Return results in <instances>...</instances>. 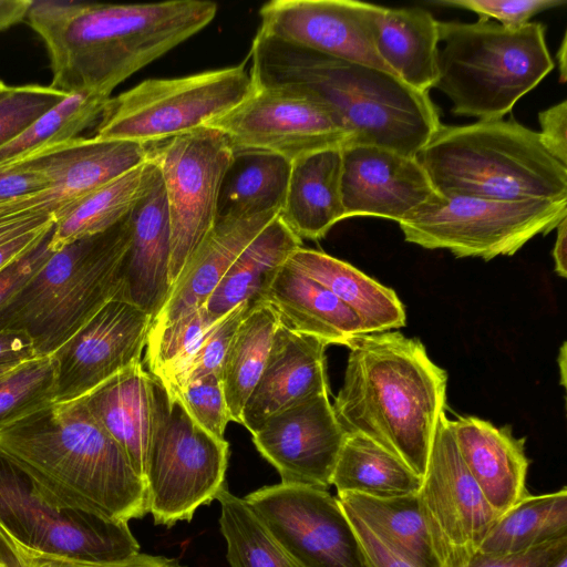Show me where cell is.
<instances>
[{"label": "cell", "mask_w": 567, "mask_h": 567, "mask_svg": "<svg viewBox=\"0 0 567 567\" xmlns=\"http://www.w3.org/2000/svg\"><path fill=\"white\" fill-rule=\"evenodd\" d=\"M216 13L217 4L207 0H41L32 1L27 19L45 44L51 87L110 96L127 78L207 27Z\"/></svg>", "instance_id": "cell-1"}, {"label": "cell", "mask_w": 567, "mask_h": 567, "mask_svg": "<svg viewBox=\"0 0 567 567\" xmlns=\"http://www.w3.org/2000/svg\"><path fill=\"white\" fill-rule=\"evenodd\" d=\"M342 386L332 404L347 434L363 435L423 477L440 417L447 373L419 339L400 332L362 333L348 344Z\"/></svg>", "instance_id": "cell-2"}, {"label": "cell", "mask_w": 567, "mask_h": 567, "mask_svg": "<svg viewBox=\"0 0 567 567\" xmlns=\"http://www.w3.org/2000/svg\"><path fill=\"white\" fill-rule=\"evenodd\" d=\"M249 58L254 85L301 92L331 110L350 144H370L417 156L440 116L429 93L375 68L256 33Z\"/></svg>", "instance_id": "cell-3"}, {"label": "cell", "mask_w": 567, "mask_h": 567, "mask_svg": "<svg viewBox=\"0 0 567 567\" xmlns=\"http://www.w3.org/2000/svg\"><path fill=\"white\" fill-rule=\"evenodd\" d=\"M0 450L63 506L126 523L148 513L144 481L83 398L0 430Z\"/></svg>", "instance_id": "cell-4"}, {"label": "cell", "mask_w": 567, "mask_h": 567, "mask_svg": "<svg viewBox=\"0 0 567 567\" xmlns=\"http://www.w3.org/2000/svg\"><path fill=\"white\" fill-rule=\"evenodd\" d=\"M417 158L442 195L567 199V166L513 117L441 124Z\"/></svg>", "instance_id": "cell-5"}, {"label": "cell", "mask_w": 567, "mask_h": 567, "mask_svg": "<svg viewBox=\"0 0 567 567\" xmlns=\"http://www.w3.org/2000/svg\"><path fill=\"white\" fill-rule=\"evenodd\" d=\"M130 240L128 214L110 229L53 251L0 309V332H23L35 357H50L106 302L118 298Z\"/></svg>", "instance_id": "cell-6"}, {"label": "cell", "mask_w": 567, "mask_h": 567, "mask_svg": "<svg viewBox=\"0 0 567 567\" xmlns=\"http://www.w3.org/2000/svg\"><path fill=\"white\" fill-rule=\"evenodd\" d=\"M545 33L540 22L511 29L494 21H439L443 48L434 89L455 115L504 118L555 66Z\"/></svg>", "instance_id": "cell-7"}, {"label": "cell", "mask_w": 567, "mask_h": 567, "mask_svg": "<svg viewBox=\"0 0 567 567\" xmlns=\"http://www.w3.org/2000/svg\"><path fill=\"white\" fill-rule=\"evenodd\" d=\"M153 425L144 483L155 524L190 520L226 485L229 444L189 415L179 396L152 375Z\"/></svg>", "instance_id": "cell-8"}, {"label": "cell", "mask_w": 567, "mask_h": 567, "mask_svg": "<svg viewBox=\"0 0 567 567\" xmlns=\"http://www.w3.org/2000/svg\"><path fill=\"white\" fill-rule=\"evenodd\" d=\"M246 61L186 76L145 80L107 100L94 136L157 144L203 126L254 91Z\"/></svg>", "instance_id": "cell-9"}, {"label": "cell", "mask_w": 567, "mask_h": 567, "mask_svg": "<svg viewBox=\"0 0 567 567\" xmlns=\"http://www.w3.org/2000/svg\"><path fill=\"white\" fill-rule=\"evenodd\" d=\"M567 217V199L496 200L442 195L398 223L405 241L446 249L457 258L491 260L516 254Z\"/></svg>", "instance_id": "cell-10"}, {"label": "cell", "mask_w": 567, "mask_h": 567, "mask_svg": "<svg viewBox=\"0 0 567 567\" xmlns=\"http://www.w3.org/2000/svg\"><path fill=\"white\" fill-rule=\"evenodd\" d=\"M0 527L47 554L110 563L140 553L126 522L63 506L1 450Z\"/></svg>", "instance_id": "cell-11"}, {"label": "cell", "mask_w": 567, "mask_h": 567, "mask_svg": "<svg viewBox=\"0 0 567 567\" xmlns=\"http://www.w3.org/2000/svg\"><path fill=\"white\" fill-rule=\"evenodd\" d=\"M231 158L225 135L208 126L152 147L150 161L159 172L169 215L171 288L217 219L220 185Z\"/></svg>", "instance_id": "cell-12"}, {"label": "cell", "mask_w": 567, "mask_h": 567, "mask_svg": "<svg viewBox=\"0 0 567 567\" xmlns=\"http://www.w3.org/2000/svg\"><path fill=\"white\" fill-rule=\"evenodd\" d=\"M254 86L239 104L203 125L223 133L233 151L274 153L291 163L349 145L340 120L320 102L284 86Z\"/></svg>", "instance_id": "cell-13"}, {"label": "cell", "mask_w": 567, "mask_h": 567, "mask_svg": "<svg viewBox=\"0 0 567 567\" xmlns=\"http://www.w3.org/2000/svg\"><path fill=\"white\" fill-rule=\"evenodd\" d=\"M244 499L300 567H369L349 517L328 489L281 482Z\"/></svg>", "instance_id": "cell-14"}, {"label": "cell", "mask_w": 567, "mask_h": 567, "mask_svg": "<svg viewBox=\"0 0 567 567\" xmlns=\"http://www.w3.org/2000/svg\"><path fill=\"white\" fill-rule=\"evenodd\" d=\"M417 496L443 567H460L476 554L499 516L465 466L445 413Z\"/></svg>", "instance_id": "cell-15"}, {"label": "cell", "mask_w": 567, "mask_h": 567, "mask_svg": "<svg viewBox=\"0 0 567 567\" xmlns=\"http://www.w3.org/2000/svg\"><path fill=\"white\" fill-rule=\"evenodd\" d=\"M153 319L132 302L113 298L52 354L55 402L80 399L141 361Z\"/></svg>", "instance_id": "cell-16"}, {"label": "cell", "mask_w": 567, "mask_h": 567, "mask_svg": "<svg viewBox=\"0 0 567 567\" xmlns=\"http://www.w3.org/2000/svg\"><path fill=\"white\" fill-rule=\"evenodd\" d=\"M375 9L354 0H274L260 8L257 32L393 74L373 45Z\"/></svg>", "instance_id": "cell-17"}, {"label": "cell", "mask_w": 567, "mask_h": 567, "mask_svg": "<svg viewBox=\"0 0 567 567\" xmlns=\"http://www.w3.org/2000/svg\"><path fill=\"white\" fill-rule=\"evenodd\" d=\"M346 435L329 395L319 394L269 416L252 442L282 483L328 489Z\"/></svg>", "instance_id": "cell-18"}, {"label": "cell", "mask_w": 567, "mask_h": 567, "mask_svg": "<svg viewBox=\"0 0 567 567\" xmlns=\"http://www.w3.org/2000/svg\"><path fill=\"white\" fill-rule=\"evenodd\" d=\"M346 218L375 216L396 223L439 196L417 156L370 144L341 148Z\"/></svg>", "instance_id": "cell-19"}, {"label": "cell", "mask_w": 567, "mask_h": 567, "mask_svg": "<svg viewBox=\"0 0 567 567\" xmlns=\"http://www.w3.org/2000/svg\"><path fill=\"white\" fill-rule=\"evenodd\" d=\"M153 145L79 136L12 163L44 176L59 207L56 219L87 194L148 162Z\"/></svg>", "instance_id": "cell-20"}, {"label": "cell", "mask_w": 567, "mask_h": 567, "mask_svg": "<svg viewBox=\"0 0 567 567\" xmlns=\"http://www.w3.org/2000/svg\"><path fill=\"white\" fill-rule=\"evenodd\" d=\"M327 347L317 337L279 324L264 371L243 411L241 424L251 435L269 416L311 396L329 395Z\"/></svg>", "instance_id": "cell-21"}, {"label": "cell", "mask_w": 567, "mask_h": 567, "mask_svg": "<svg viewBox=\"0 0 567 567\" xmlns=\"http://www.w3.org/2000/svg\"><path fill=\"white\" fill-rule=\"evenodd\" d=\"M130 219L131 240L123 260L118 298L143 309L154 321L171 291V225L157 167L147 192L131 210Z\"/></svg>", "instance_id": "cell-22"}, {"label": "cell", "mask_w": 567, "mask_h": 567, "mask_svg": "<svg viewBox=\"0 0 567 567\" xmlns=\"http://www.w3.org/2000/svg\"><path fill=\"white\" fill-rule=\"evenodd\" d=\"M451 426L465 466L499 516L528 495L524 437L472 415L451 420Z\"/></svg>", "instance_id": "cell-23"}, {"label": "cell", "mask_w": 567, "mask_h": 567, "mask_svg": "<svg viewBox=\"0 0 567 567\" xmlns=\"http://www.w3.org/2000/svg\"><path fill=\"white\" fill-rule=\"evenodd\" d=\"M278 213L217 218L172 286L152 326L167 323L202 308L238 255Z\"/></svg>", "instance_id": "cell-24"}, {"label": "cell", "mask_w": 567, "mask_h": 567, "mask_svg": "<svg viewBox=\"0 0 567 567\" xmlns=\"http://www.w3.org/2000/svg\"><path fill=\"white\" fill-rule=\"evenodd\" d=\"M152 382V374L140 361L82 396L143 481L153 425Z\"/></svg>", "instance_id": "cell-25"}, {"label": "cell", "mask_w": 567, "mask_h": 567, "mask_svg": "<svg viewBox=\"0 0 567 567\" xmlns=\"http://www.w3.org/2000/svg\"><path fill=\"white\" fill-rule=\"evenodd\" d=\"M342 147L318 151L291 162L279 218L301 240H318L346 218L341 195Z\"/></svg>", "instance_id": "cell-26"}, {"label": "cell", "mask_w": 567, "mask_h": 567, "mask_svg": "<svg viewBox=\"0 0 567 567\" xmlns=\"http://www.w3.org/2000/svg\"><path fill=\"white\" fill-rule=\"evenodd\" d=\"M262 300L278 312L280 323L329 344L348 347L364 333L359 317L324 286L289 264L278 270Z\"/></svg>", "instance_id": "cell-27"}, {"label": "cell", "mask_w": 567, "mask_h": 567, "mask_svg": "<svg viewBox=\"0 0 567 567\" xmlns=\"http://www.w3.org/2000/svg\"><path fill=\"white\" fill-rule=\"evenodd\" d=\"M372 39L380 59L404 84L429 93L437 76L439 21L422 8L377 6Z\"/></svg>", "instance_id": "cell-28"}, {"label": "cell", "mask_w": 567, "mask_h": 567, "mask_svg": "<svg viewBox=\"0 0 567 567\" xmlns=\"http://www.w3.org/2000/svg\"><path fill=\"white\" fill-rule=\"evenodd\" d=\"M287 264L324 286L349 307L359 317L364 333L405 326V309L395 291L352 265L302 246L290 255Z\"/></svg>", "instance_id": "cell-29"}, {"label": "cell", "mask_w": 567, "mask_h": 567, "mask_svg": "<svg viewBox=\"0 0 567 567\" xmlns=\"http://www.w3.org/2000/svg\"><path fill=\"white\" fill-rule=\"evenodd\" d=\"M301 244L277 215L238 255L203 307L218 320L243 302L262 299Z\"/></svg>", "instance_id": "cell-30"}, {"label": "cell", "mask_w": 567, "mask_h": 567, "mask_svg": "<svg viewBox=\"0 0 567 567\" xmlns=\"http://www.w3.org/2000/svg\"><path fill=\"white\" fill-rule=\"evenodd\" d=\"M155 172L156 165L148 161L74 203L55 219L50 249L55 251L116 225L147 192Z\"/></svg>", "instance_id": "cell-31"}, {"label": "cell", "mask_w": 567, "mask_h": 567, "mask_svg": "<svg viewBox=\"0 0 567 567\" xmlns=\"http://www.w3.org/2000/svg\"><path fill=\"white\" fill-rule=\"evenodd\" d=\"M338 501L343 509L358 516L414 567H443L417 493L393 498L342 493L338 494Z\"/></svg>", "instance_id": "cell-32"}, {"label": "cell", "mask_w": 567, "mask_h": 567, "mask_svg": "<svg viewBox=\"0 0 567 567\" xmlns=\"http://www.w3.org/2000/svg\"><path fill=\"white\" fill-rule=\"evenodd\" d=\"M291 163L274 153L233 151L220 185L217 218L280 210Z\"/></svg>", "instance_id": "cell-33"}, {"label": "cell", "mask_w": 567, "mask_h": 567, "mask_svg": "<svg viewBox=\"0 0 567 567\" xmlns=\"http://www.w3.org/2000/svg\"><path fill=\"white\" fill-rule=\"evenodd\" d=\"M421 484L422 477L402 460L360 434L346 435L331 477L338 494L375 498L415 494Z\"/></svg>", "instance_id": "cell-34"}, {"label": "cell", "mask_w": 567, "mask_h": 567, "mask_svg": "<svg viewBox=\"0 0 567 567\" xmlns=\"http://www.w3.org/2000/svg\"><path fill=\"white\" fill-rule=\"evenodd\" d=\"M280 324L276 309L258 301L238 326L221 367V385L230 421L241 424L244 408L266 365Z\"/></svg>", "instance_id": "cell-35"}, {"label": "cell", "mask_w": 567, "mask_h": 567, "mask_svg": "<svg viewBox=\"0 0 567 567\" xmlns=\"http://www.w3.org/2000/svg\"><path fill=\"white\" fill-rule=\"evenodd\" d=\"M567 538V488L526 495L497 517L478 551L508 556Z\"/></svg>", "instance_id": "cell-36"}, {"label": "cell", "mask_w": 567, "mask_h": 567, "mask_svg": "<svg viewBox=\"0 0 567 567\" xmlns=\"http://www.w3.org/2000/svg\"><path fill=\"white\" fill-rule=\"evenodd\" d=\"M216 499L221 507L219 525L230 567H300L244 498L225 485Z\"/></svg>", "instance_id": "cell-37"}, {"label": "cell", "mask_w": 567, "mask_h": 567, "mask_svg": "<svg viewBox=\"0 0 567 567\" xmlns=\"http://www.w3.org/2000/svg\"><path fill=\"white\" fill-rule=\"evenodd\" d=\"M109 99L90 92L69 94L19 136L0 147V166L79 137L81 132L100 120Z\"/></svg>", "instance_id": "cell-38"}, {"label": "cell", "mask_w": 567, "mask_h": 567, "mask_svg": "<svg viewBox=\"0 0 567 567\" xmlns=\"http://www.w3.org/2000/svg\"><path fill=\"white\" fill-rule=\"evenodd\" d=\"M218 320L202 307L167 323L152 326L145 357L148 372L167 389L172 388Z\"/></svg>", "instance_id": "cell-39"}, {"label": "cell", "mask_w": 567, "mask_h": 567, "mask_svg": "<svg viewBox=\"0 0 567 567\" xmlns=\"http://www.w3.org/2000/svg\"><path fill=\"white\" fill-rule=\"evenodd\" d=\"M55 403L52 357L27 360L0 377V430Z\"/></svg>", "instance_id": "cell-40"}, {"label": "cell", "mask_w": 567, "mask_h": 567, "mask_svg": "<svg viewBox=\"0 0 567 567\" xmlns=\"http://www.w3.org/2000/svg\"><path fill=\"white\" fill-rule=\"evenodd\" d=\"M68 95L50 85L8 86L0 94V147L19 136Z\"/></svg>", "instance_id": "cell-41"}, {"label": "cell", "mask_w": 567, "mask_h": 567, "mask_svg": "<svg viewBox=\"0 0 567 567\" xmlns=\"http://www.w3.org/2000/svg\"><path fill=\"white\" fill-rule=\"evenodd\" d=\"M240 303L219 319L206 333L194 355L168 391L178 394L189 382L207 374L221 373V367L233 337L245 316L260 301Z\"/></svg>", "instance_id": "cell-42"}, {"label": "cell", "mask_w": 567, "mask_h": 567, "mask_svg": "<svg viewBox=\"0 0 567 567\" xmlns=\"http://www.w3.org/2000/svg\"><path fill=\"white\" fill-rule=\"evenodd\" d=\"M0 567H183L176 559L138 553L120 561L100 563L42 553L18 543L0 527Z\"/></svg>", "instance_id": "cell-43"}, {"label": "cell", "mask_w": 567, "mask_h": 567, "mask_svg": "<svg viewBox=\"0 0 567 567\" xmlns=\"http://www.w3.org/2000/svg\"><path fill=\"white\" fill-rule=\"evenodd\" d=\"M177 395L199 426L217 439H225L230 417L219 374L212 373L194 380Z\"/></svg>", "instance_id": "cell-44"}, {"label": "cell", "mask_w": 567, "mask_h": 567, "mask_svg": "<svg viewBox=\"0 0 567 567\" xmlns=\"http://www.w3.org/2000/svg\"><path fill=\"white\" fill-rule=\"evenodd\" d=\"M431 4L468 10L482 21H491L511 29L529 23L544 11L566 4V0H435Z\"/></svg>", "instance_id": "cell-45"}, {"label": "cell", "mask_w": 567, "mask_h": 567, "mask_svg": "<svg viewBox=\"0 0 567 567\" xmlns=\"http://www.w3.org/2000/svg\"><path fill=\"white\" fill-rule=\"evenodd\" d=\"M566 556L567 538H563L508 556H488L477 551L460 567H555Z\"/></svg>", "instance_id": "cell-46"}, {"label": "cell", "mask_w": 567, "mask_h": 567, "mask_svg": "<svg viewBox=\"0 0 567 567\" xmlns=\"http://www.w3.org/2000/svg\"><path fill=\"white\" fill-rule=\"evenodd\" d=\"M52 233V231H51ZM50 235L29 252L0 270V309L30 280L52 255Z\"/></svg>", "instance_id": "cell-47"}, {"label": "cell", "mask_w": 567, "mask_h": 567, "mask_svg": "<svg viewBox=\"0 0 567 567\" xmlns=\"http://www.w3.org/2000/svg\"><path fill=\"white\" fill-rule=\"evenodd\" d=\"M49 190L44 176L22 165L0 166V205Z\"/></svg>", "instance_id": "cell-48"}, {"label": "cell", "mask_w": 567, "mask_h": 567, "mask_svg": "<svg viewBox=\"0 0 567 567\" xmlns=\"http://www.w3.org/2000/svg\"><path fill=\"white\" fill-rule=\"evenodd\" d=\"M363 547L369 567H414L390 543L369 528L353 513L343 509Z\"/></svg>", "instance_id": "cell-49"}, {"label": "cell", "mask_w": 567, "mask_h": 567, "mask_svg": "<svg viewBox=\"0 0 567 567\" xmlns=\"http://www.w3.org/2000/svg\"><path fill=\"white\" fill-rule=\"evenodd\" d=\"M539 136L545 148L567 166V101L538 113Z\"/></svg>", "instance_id": "cell-50"}, {"label": "cell", "mask_w": 567, "mask_h": 567, "mask_svg": "<svg viewBox=\"0 0 567 567\" xmlns=\"http://www.w3.org/2000/svg\"><path fill=\"white\" fill-rule=\"evenodd\" d=\"M55 219L48 220L0 241V270L44 240L52 231Z\"/></svg>", "instance_id": "cell-51"}, {"label": "cell", "mask_w": 567, "mask_h": 567, "mask_svg": "<svg viewBox=\"0 0 567 567\" xmlns=\"http://www.w3.org/2000/svg\"><path fill=\"white\" fill-rule=\"evenodd\" d=\"M58 206L49 190L0 205V223L37 214L55 216ZM55 218V217H54Z\"/></svg>", "instance_id": "cell-52"}, {"label": "cell", "mask_w": 567, "mask_h": 567, "mask_svg": "<svg viewBox=\"0 0 567 567\" xmlns=\"http://www.w3.org/2000/svg\"><path fill=\"white\" fill-rule=\"evenodd\" d=\"M35 358L30 338L23 332H0V368L20 364Z\"/></svg>", "instance_id": "cell-53"}, {"label": "cell", "mask_w": 567, "mask_h": 567, "mask_svg": "<svg viewBox=\"0 0 567 567\" xmlns=\"http://www.w3.org/2000/svg\"><path fill=\"white\" fill-rule=\"evenodd\" d=\"M55 219L52 214H37L0 223V241L43 223Z\"/></svg>", "instance_id": "cell-54"}, {"label": "cell", "mask_w": 567, "mask_h": 567, "mask_svg": "<svg viewBox=\"0 0 567 567\" xmlns=\"http://www.w3.org/2000/svg\"><path fill=\"white\" fill-rule=\"evenodd\" d=\"M32 0H0V31L27 18Z\"/></svg>", "instance_id": "cell-55"}, {"label": "cell", "mask_w": 567, "mask_h": 567, "mask_svg": "<svg viewBox=\"0 0 567 567\" xmlns=\"http://www.w3.org/2000/svg\"><path fill=\"white\" fill-rule=\"evenodd\" d=\"M555 245L553 248V258L555 265V271L561 278L567 276V217L564 218L558 226Z\"/></svg>", "instance_id": "cell-56"}, {"label": "cell", "mask_w": 567, "mask_h": 567, "mask_svg": "<svg viewBox=\"0 0 567 567\" xmlns=\"http://www.w3.org/2000/svg\"><path fill=\"white\" fill-rule=\"evenodd\" d=\"M566 35L563 38L560 48L557 51L558 68L560 72V82L566 81Z\"/></svg>", "instance_id": "cell-57"}, {"label": "cell", "mask_w": 567, "mask_h": 567, "mask_svg": "<svg viewBox=\"0 0 567 567\" xmlns=\"http://www.w3.org/2000/svg\"><path fill=\"white\" fill-rule=\"evenodd\" d=\"M558 367L560 369L561 385H566V342L563 343L558 354Z\"/></svg>", "instance_id": "cell-58"}, {"label": "cell", "mask_w": 567, "mask_h": 567, "mask_svg": "<svg viewBox=\"0 0 567 567\" xmlns=\"http://www.w3.org/2000/svg\"><path fill=\"white\" fill-rule=\"evenodd\" d=\"M555 567H567V556L561 558Z\"/></svg>", "instance_id": "cell-59"}, {"label": "cell", "mask_w": 567, "mask_h": 567, "mask_svg": "<svg viewBox=\"0 0 567 567\" xmlns=\"http://www.w3.org/2000/svg\"><path fill=\"white\" fill-rule=\"evenodd\" d=\"M18 365V364H17ZM16 365H12V367H4V368H0V377L4 373H7L8 371H10L12 368H14Z\"/></svg>", "instance_id": "cell-60"}, {"label": "cell", "mask_w": 567, "mask_h": 567, "mask_svg": "<svg viewBox=\"0 0 567 567\" xmlns=\"http://www.w3.org/2000/svg\"><path fill=\"white\" fill-rule=\"evenodd\" d=\"M8 86L0 80V94L3 93Z\"/></svg>", "instance_id": "cell-61"}]
</instances>
